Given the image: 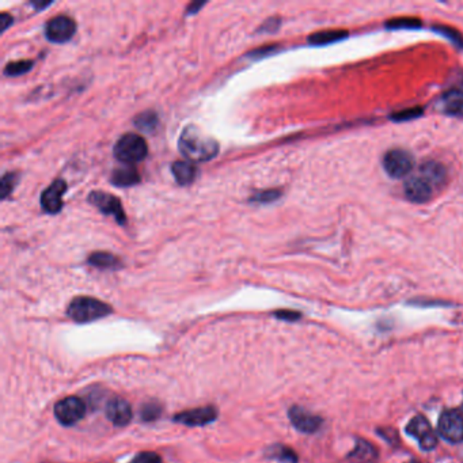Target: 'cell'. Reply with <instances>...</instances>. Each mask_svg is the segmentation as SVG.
Returning a JSON list of instances; mask_svg holds the SVG:
<instances>
[{
  "instance_id": "ba28073f",
  "label": "cell",
  "mask_w": 463,
  "mask_h": 463,
  "mask_svg": "<svg viewBox=\"0 0 463 463\" xmlns=\"http://www.w3.org/2000/svg\"><path fill=\"white\" fill-rule=\"evenodd\" d=\"M406 432L413 436L425 451H431L438 444V436L424 416H416L406 426Z\"/></svg>"
},
{
  "instance_id": "5bb4252c",
  "label": "cell",
  "mask_w": 463,
  "mask_h": 463,
  "mask_svg": "<svg viewBox=\"0 0 463 463\" xmlns=\"http://www.w3.org/2000/svg\"><path fill=\"white\" fill-rule=\"evenodd\" d=\"M106 417L117 426H125L132 420V409L124 398H112L105 407Z\"/></svg>"
},
{
  "instance_id": "484cf974",
  "label": "cell",
  "mask_w": 463,
  "mask_h": 463,
  "mask_svg": "<svg viewBox=\"0 0 463 463\" xmlns=\"http://www.w3.org/2000/svg\"><path fill=\"white\" fill-rule=\"evenodd\" d=\"M160 414H162V406L156 402H148L143 405L140 410V417L144 421H155L160 417Z\"/></svg>"
},
{
  "instance_id": "e0dca14e",
  "label": "cell",
  "mask_w": 463,
  "mask_h": 463,
  "mask_svg": "<svg viewBox=\"0 0 463 463\" xmlns=\"http://www.w3.org/2000/svg\"><path fill=\"white\" fill-rule=\"evenodd\" d=\"M421 177L426 179L433 189L440 188L445 182L447 172L442 163L438 162H425L420 169Z\"/></svg>"
},
{
  "instance_id": "4316f807",
  "label": "cell",
  "mask_w": 463,
  "mask_h": 463,
  "mask_svg": "<svg viewBox=\"0 0 463 463\" xmlns=\"http://www.w3.org/2000/svg\"><path fill=\"white\" fill-rule=\"evenodd\" d=\"M279 197H280V191L269 189V191H262V192L254 194L251 197V201L253 203H272V201L277 200Z\"/></svg>"
},
{
  "instance_id": "f1b7e54d",
  "label": "cell",
  "mask_w": 463,
  "mask_h": 463,
  "mask_svg": "<svg viewBox=\"0 0 463 463\" xmlns=\"http://www.w3.org/2000/svg\"><path fill=\"white\" fill-rule=\"evenodd\" d=\"M274 317L283 321H296L300 318V312L293 311V310H279L274 312Z\"/></svg>"
},
{
  "instance_id": "5b68a950",
  "label": "cell",
  "mask_w": 463,
  "mask_h": 463,
  "mask_svg": "<svg viewBox=\"0 0 463 463\" xmlns=\"http://www.w3.org/2000/svg\"><path fill=\"white\" fill-rule=\"evenodd\" d=\"M55 416L58 423L65 426L79 423L86 414V404L77 397H68L55 405Z\"/></svg>"
},
{
  "instance_id": "836d02e7",
  "label": "cell",
  "mask_w": 463,
  "mask_h": 463,
  "mask_svg": "<svg viewBox=\"0 0 463 463\" xmlns=\"http://www.w3.org/2000/svg\"><path fill=\"white\" fill-rule=\"evenodd\" d=\"M51 4H52L51 1H32V6H34L37 10H42Z\"/></svg>"
},
{
  "instance_id": "603a6c76",
  "label": "cell",
  "mask_w": 463,
  "mask_h": 463,
  "mask_svg": "<svg viewBox=\"0 0 463 463\" xmlns=\"http://www.w3.org/2000/svg\"><path fill=\"white\" fill-rule=\"evenodd\" d=\"M33 61L32 60H18V61H11L6 65L4 68V75L6 77H20L27 74L33 68Z\"/></svg>"
},
{
  "instance_id": "9a60e30c",
  "label": "cell",
  "mask_w": 463,
  "mask_h": 463,
  "mask_svg": "<svg viewBox=\"0 0 463 463\" xmlns=\"http://www.w3.org/2000/svg\"><path fill=\"white\" fill-rule=\"evenodd\" d=\"M440 108L450 116L463 118V90H450L440 98Z\"/></svg>"
},
{
  "instance_id": "ffe728a7",
  "label": "cell",
  "mask_w": 463,
  "mask_h": 463,
  "mask_svg": "<svg viewBox=\"0 0 463 463\" xmlns=\"http://www.w3.org/2000/svg\"><path fill=\"white\" fill-rule=\"evenodd\" d=\"M87 262L99 269H118L121 267V262L116 255L108 251H96L90 254Z\"/></svg>"
},
{
  "instance_id": "d6986e66",
  "label": "cell",
  "mask_w": 463,
  "mask_h": 463,
  "mask_svg": "<svg viewBox=\"0 0 463 463\" xmlns=\"http://www.w3.org/2000/svg\"><path fill=\"white\" fill-rule=\"evenodd\" d=\"M172 172H173L175 181L182 186L191 185L197 177V169H196L194 163L189 162V160L175 162L172 166Z\"/></svg>"
},
{
  "instance_id": "8992f818",
  "label": "cell",
  "mask_w": 463,
  "mask_h": 463,
  "mask_svg": "<svg viewBox=\"0 0 463 463\" xmlns=\"http://www.w3.org/2000/svg\"><path fill=\"white\" fill-rule=\"evenodd\" d=\"M383 167L391 178H404L413 170L414 158L405 150H391L383 158Z\"/></svg>"
},
{
  "instance_id": "2e32d148",
  "label": "cell",
  "mask_w": 463,
  "mask_h": 463,
  "mask_svg": "<svg viewBox=\"0 0 463 463\" xmlns=\"http://www.w3.org/2000/svg\"><path fill=\"white\" fill-rule=\"evenodd\" d=\"M348 458L350 463H376L378 451L369 442L359 439Z\"/></svg>"
},
{
  "instance_id": "7a4b0ae2",
  "label": "cell",
  "mask_w": 463,
  "mask_h": 463,
  "mask_svg": "<svg viewBox=\"0 0 463 463\" xmlns=\"http://www.w3.org/2000/svg\"><path fill=\"white\" fill-rule=\"evenodd\" d=\"M110 312L112 307L108 303L90 296H77L70 303L67 309L68 317L77 324H87L97 321L109 315Z\"/></svg>"
},
{
  "instance_id": "83f0119b",
  "label": "cell",
  "mask_w": 463,
  "mask_h": 463,
  "mask_svg": "<svg viewBox=\"0 0 463 463\" xmlns=\"http://www.w3.org/2000/svg\"><path fill=\"white\" fill-rule=\"evenodd\" d=\"M131 463H162L160 457L153 451H144L137 454Z\"/></svg>"
},
{
  "instance_id": "f546056e",
  "label": "cell",
  "mask_w": 463,
  "mask_h": 463,
  "mask_svg": "<svg viewBox=\"0 0 463 463\" xmlns=\"http://www.w3.org/2000/svg\"><path fill=\"white\" fill-rule=\"evenodd\" d=\"M388 26L390 27H417V26H420V20H407V18L391 20L388 23Z\"/></svg>"
},
{
  "instance_id": "1f68e13d",
  "label": "cell",
  "mask_w": 463,
  "mask_h": 463,
  "mask_svg": "<svg viewBox=\"0 0 463 463\" xmlns=\"http://www.w3.org/2000/svg\"><path fill=\"white\" fill-rule=\"evenodd\" d=\"M0 20H1V27H0V32L4 33L11 25H13V17L7 13H1L0 14Z\"/></svg>"
},
{
  "instance_id": "52a82bcc",
  "label": "cell",
  "mask_w": 463,
  "mask_h": 463,
  "mask_svg": "<svg viewBox=\"0 0 463 463\" xmlns=\"http://www.w3.org/2000/svg\"><path fill=\"white\" fill-rule=\"evenodd\" d=\"M77 32L75 20L67 15H58L45 25V36L51 42L64 44L74 37Z\"/></svg>"
},
{
  "instance_id": "d6a6232c",
  "label": "cell",
  "mask_w": 463,
  "mask_h": 463,
  "mask_svg": "<svg viewBox=\"0 0 463 463\" xmlns=\"http://www.w3.org/2000/svg\"><path fill=\"white\" fill-rule=\"evenodd\" d=\"M204 1H194L189 4V7L186 8V15H194L196 13H198V10L204 6Z\"/></svg>"
},
{
  "instance_id": "3957f363",
  "label": "cell",
  "mask_w": 463,
  "mask_h": 463,
  "mask_svg": "<svg viewBox=\"0 0 463 463\" xmlns=\"http://www.w3.org/2000/svg\"><path fill=\"white\" fill-rule=\"evenodd\" d=\"M115 158L124 165L134 166L146 159L148 154V146L146 140L137 134H125L117 140L115 146Z\"/></svg>"
},
{
  "instance_id": "277c9868",
  "label": "cell",
  "mask_w": 463,
  "mask_h": 463,
  "mask_svg": "<svg viewBox=\"0 0 463 463\" xmlns=\"http://www.w3.org/2000/svg\"><path fill=\"white\" fill-rule=\"evenodd\" d=\"M438 432L445 442H463V414L459 410H444L438 423Z\"/></svg>"
},
{
  "instance_id": "d4e9b609",
  "label": "cell",
  "mask_w": 463,
  "mask_h": 463,
  "mask_svg": "<svg viewBox=\"0 0 463 463\" xmlns=\"http://www.w3.org/2000/svg\"><path fill=\"white\" fill-rule=\"evenodd\" d=\"M18 182V177L15 173H6L1 177V182H0V196L1 198H7L11 192L14 191L15 185Z\"/></svg>"
},
{
  "instance_id": "6da1fadb",
  "label": "cell",
  "mask_w": 463,
  "mask_h": 463,
  "mask_svg": "<svg viewBox=\"0 0 463 463\" xmlns=\"http://www.w3.org/2000/svg\"><path fill=\"white\" fill-rule=\"evenodd\" d=\"M178 150L192 163L208 162L219 154V143L198 127L188 125L178 139Z\"/></svg>"
},
{
  "instance_id": "8fae6325",
  "label": "cell",
  "mask_w": 463,
  "mask_h": 463,
  "mask_svg": "<svg viewBox=\"0 0 463 463\" xmlns=\"http://www.w3.org/2000/svg\"><path fill=\"white\" fill-rule=\"evenodd\" d=\"M67 191V184L63 179L53 181L41 194V207L46 213L55 215L63 208V196Z\"/></svg>"
},
{
  "instance_id": "ac0fdd59",
  "label": "cell",
  "mask_w": 463,
  "mask_h": 463,
  "mask_svg": "<svg viewBox=\"0 0 463 463\" xmlns=\"http://www.w3.org/2000/svg\"><path fill=\"white\" fill-rule=\"evenodd\" d=\"M110 181L115 186L128 188V186H135L136 184L140 182V175L134 166L125 165L113 172Z\"/></svg>"
},
{
  "instance_id": "4fadbf2b",
  "label": "cell",
  "mask_w": 463,
  "mask_h": 463,
  "mask_svg": "<svg viewBox=\"0 0 463 463\" xmlns=\"http://www.w3.org/2000/svg\"><path fill=\"white\" fill-rule=\"evenodd\" d=\"M404 192L409 201L416 203V204H423L431 198L433 188L431 186V184L426 179L420 175V177H410L406 181L405 185H404Z\"/></svg>"
},
{
  "instance_id": "30bf717a",
  "label": "cell",
  "mask_w": 463,
  "mask_h": 463,
  "mask_svg": "<svg viewBox=\"0 0 463 463\" xmlns=\"http://www.w3.org/2000/svg\"><path fill=\"white\" fill-rule=\"evenodd\" d=\"M217 417V410L213 406H201L191 410L181 412L173 417L175 423L188 425V426H204L211 424Z\"/></svg>"
},
{
  "instance_id": "7c38bea8",
  "label": "cell",
  "mask_w": 463,
  "mask_h": 463,
  "mask_svg": "<svg viewBox=\"0 0 463 463\" xmlns=\"http://www.w3.org/2000/svg\"><path fill=\"white\" fill-rule=\"evenodd\" d=\"M288 416L292 425L303 433H314L322 425V419L319 416L310 413L309 410L300 406H292L288 412Z\"/></svg>"
},
{
  "instance_id": "4dcf8cb0",
  "label": "cell",
  "mask_w": 463,
  "mask_h": 463,
  "mask_svg": "<svg viewBox=\"0 0 463 463\" xmlns=\"http://www.w3.org/2000/svg\"><path fill=\"white\" fill-rule=\"evenodd\" d=\"M421 115V110H417V109H409V110H405V112H401L395 116H393V118L398 120V121H404V120H407V118H413V117L420 116Z\"/></svg>"
},
{
  "instance_id": "cb8c5ba5",
  "label": "cell",
  "mask_w": 463,
  "mask_h": 463,
  "mask_svg": "<svg viewBox=\"0 0 463 463\" xmlns=\"http://www.w3.org/2000/svg\"><path fill=\"white\" fill-rule=\"evenodd\" d=\"M135 125L137 129H140L143 132H153L158 125V116L155 115V112H151V110L140 113L135 118Z\"/></svg>"
},
{
  "instance_id": "e575fe53",
  "label": "cell",
  "mask_w": 463,
  "mask_h": 463,
  "mask_svg": "<svg viewBox=\"0 0 463 463\" xmlns=\"http://www.w3.org/2000/svg\"><path fill=\"white\" fill-rule=\"evenodd\" d=\"M407 463H419V462H416V461H412V462H407Z\"/></svg>"
},
{
  "instance_id": "7402d4cb",
  "label": "cell",
  "mask_w": 463,
  "mask_h": 463,
  "mask_svg": "<svg viewBox=\"0 0 463 463\" xmlns=\"http://www.w3.org/2000/svg\"><path fill=\"white\" fill-rule=\"evenodd\" d=\"M268 455H269V458L277 459L280 462L298 463V455L295 454V451L291 450L290 447H286L281 444L270 447L268 450Z\"/></svg>"
},
{
  "instance_id": "44dd1931",
  "label": "cell",
  "mask_w": 463,
  "mask_h": 463,
  "mask_svg": "<svg viewBox=\"0 0 463 463\" xmlns=\"http://www.w3.org/2000/svg\"><path fill=\"white\" fill-rule=\"evenodd\" d=\"M347 37L345 30H329V32H318L310 36L309 42L311 45H326L333 44L340 39Z\"/></svg>"
},
{
  "instance_id": "9c48e42d",
  "label": "cell",
  "mask_w": 463,
  "mask_h": 463,
  "mask_svg": "<svg viewBox=\"0 0 463 463\" xmlns=\"http://www.w3.org/2000/svg\"><path fill=\"white\" fill-rule=\"evenodd\" d=\"M89 201L96 205L98 210L105 215L113 216L117 220L118 224H125L127 216L124 213L121 201L117 198L116 196L105 192H91L89 196Z\"/></svg>"
}]
</instances>
